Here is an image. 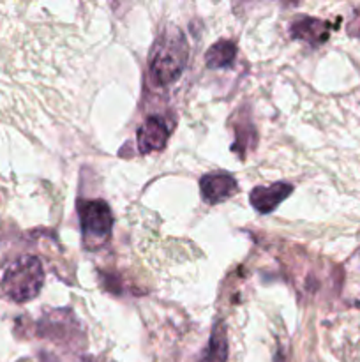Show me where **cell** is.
<instances>
[{"instance_id": "1", "label": "cell", "mask_w": 360, "mask_h": 362, "mask_svg": "<svg viewBox=\"0 0 360 362\" xmlns=\"http://www.w3.org/2000/svg\"><path fill=\"white\" fill-rule=\"evenodd\" d=\"M189 59V45L179 28H166L155 39L148 59V73L157 87H168L176 81L186 69Z\"/></svg>"}, {"instance_id": "2", "label": "cell", "mask_w": 360, "mask_h": 362, "mask_svg": "<svg viewBox=\"0 0 360 362\" xmlns=\"http://www.w3.org/2000/svg\"><path fill=\"white\" fill-rule=\"evenodd\" d=\"M42 285H44V269H42L41 260L30 255L11 262L0 281L2 292L18 304L35 299Z\"/></svg>"}, {"instance_id": "3", "label": "cell", "mask_w": 360, "mask_h": 362, "mask_svg": "<svg viewBox=\"0 0 360 362\" xmlns=\"http://www.w3.org/2000/svg\"><path fill=\"white\" fill-rule=\"evenodd\" d=\"M78 214L81 223V235L87 250L104 246L112 237L113 214L104 200H80Z\"/></svg>"}, {"instance_id": "4", "label": "cell", "mask_w": 360, "mask_h": 362, "mask_svg": "<svg viewBox=\"0 0 360 362\" xmlns=\"http://www.w3.org/2000/svg\"><path fill=\"white\" fill-rule=\"evenodd\" d=\"M169 138V127L166 120L159 115H150L138 127L136 144L141 154L159 152L166 147Z\"/></svg>"}, {"instance_id": "5", "label": "cell", "mask_w": 360, "mask_h": 362, "mask_svg": "<svg viewBox=\"0 0 360 362\" xmlns=\"http://www.w3.org/2000/svg\"><path fill=\"white\" fill-rule=\"evenodd\" d=\"M332 30H334V23L314 16L299 18V20L289 25V34H292V37L300 39V41L313 46V48L323 45Z\"/></svg>"}, {"instance_id": "6", "label": "cell", "mask_w": 360, "mask_h": 362, "mask_svg": "<svg viewBox=\"0 0 360 362\" xmlns=\"http://www.w3.org/2000/svg\"><path fill=\"white\" fill-rule=\"evenodd\" d=\"M292 193V184L274 182L270 184V186L254 187L249 194V202L260 214H270V212H274Z\"/></svg>"}, {"instance_id": "7", "label": "cell", "mask_w": 360, "mask_h": 362, "mask_svg": "<svg viewBox=\"0 0 360 362\" xmlns=\"http://www.w3.org/2000/svg\"><path fill=\"white\" fill-rule=\"evenodd\" d=\"M200 191L203 202L215 205L232 198L239 191V184L228 173H208L201 177Z\"/></svg>"}, {"instance_id": "8", "label": "cell", "mask_w": 360, "mask_h": 362, "mask_svg": "<svg viewBox=\"0 0 360 362\" xmlns=\"http://www.w3.org/2000/svg\"><path fill=\"white\" fill-rule=\"evenodd\" d=\"M236 57V45L228 39L214 42L205 53V64L210 69H221V67L232 66Z\"/></svg>"}, {"instance_id": "9", "label": "cell", "mask_w": 360, "mask_h": 362, "mask_svg": "<svg viewBox=\"0 0 360 362\" xmlns=\"http://www.w3.org/2000/svg\"><path fill=\"white\" fill-rule=\"evenodd\" d=\"M228 359V338H226V329L222 324H217L212 331L210 341H208L205 356L200 362H226Z\"/></svg>"}, {"instance_id": "10", "label": "cell", "mask_w": 360, "mask_h": 362, "mask_svg": "<svg viewBox=\"0 0 360 362\" xmlns=\"http://www.w3.org/2000/svg\"><path fill=\"white\" fill-rule=\"evenodd\" d=\"M348 34L360 39V7L353 11V16L348 23Z\"/></svg>"}]
</instances>
